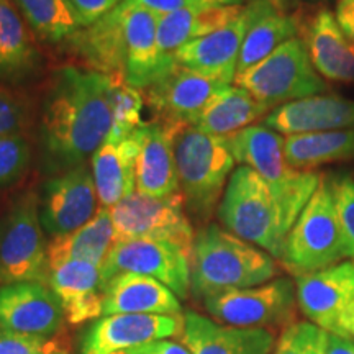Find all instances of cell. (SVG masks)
<instances>
[{
	"instance_id": "277c9868",
	"label": "cell",
	"mask_w": 354,
	"mask_h": 354,
	"mask_svg": "<svg viewBox=\"0 0 354 354\" xmlns=\"http://www.w3.org/2000/svg\"><path fill=\"white\" fill-rule=\"evenodd\" d=\"M174 158L185 210L201 223L209 221L236 165L227 138L185 125L176 135Z\"/></svg>"
},
{
	"instance_id": "9c48e42d",
	"label": "cell",
	"mask_w": 354,
	"mask_h": 354,
	"mask_svg": "<svg viewBox=\"0 0 354 354\" xmlns=\"http://www.w3.org/2000/svg\"><path fill=\"white\" fill-rule=\"evenodd\" d=\"M117 241L165 240L184 248L192 254L194 233L185 202L180 192L166 197H151L133 192L110 209Z\"/></svg>"
},
{
	"instance_id": "cb8c5ba5",
	"label": "cell",
	"mask_w": 354,
	"mask_h": 354,
	"mask_svg": "<svg viewBox=\"0 0 354 354\" xmlns=\"http://www.w3.org/2000/svg\"><path fill=\"white\" fill-rule=\"evenodd\" d=\"M104 315L154 313L183 315L179 297L156 279L122 272L104 282Z\"/></svg>"
},
{
	"instance_id": "f35d334b",
	"label": "cell",
	"mask_w": 354,
	"mask_h": 354,
	"mask_svg": "<svg viewBox=\"0 0 354 354\" xmlns=\"http://www.w3.org/2000/svg\"><path fill=\"white\" fill-rule=\"evenodd\" d=\"M56 349H59L56 342L46 336L0 330V354H51Z\"/></svg>"
},
{
	"instance_id": "7c38bea8",
	"label": "cell",
	"mask_w": 354,
	"mask_h": 354,
	"mask_svg": "<svg viewBox=\"0 0 354 354\" xmlns=\"http://www.w3.org/2000/svg\"><path fill=\"white\" fill-rule=\"evenodd\" d=\"M190 259L189 251L171 241L149 238L117 241L102 266V277L105 282L122 272L141 274L156 279L184 300L190 294Z\"/></svg>"
},
{
	"instance_id": "b9f144b4",
	"label": "cell",
	"mask_w": 354,
	"mask_h": 354,
	"mask_svg": "<svg viewBox=\"0 0 354 354\" xmlns=\"http://www.w3.org/2000/svg\"><path fill=\"white\" fill-rule=\"evenodd\" d=\"M130 354H192L184 343L172 342V339H158V342L146 343L143 346L133 348Z\"/></svg>"
},
{
	"instance_id": "d590c367",
	"label": "cell",
	"mask_w": 354,
	"mask_h": 354,
	"mask_svg": "<svg viewBox=\"0 0 354 354\" xmlns=\"http://www.w3.org/2000/svg\"><path fill=\"white\" fill-rule=\"evenodd\" d=\"M32 161V146L25 135L0 136V189L12 187L25 172Z\"/></svg>"
},
{
	"instance_id": "bcb514c9",
	"label": "cell",
	"mask_w": 354,
	"mask_h": 354,
	"mask_svg": "<svg viewBox=\"0 0 354 354\" xmlns=\"http://www.w3.org/2000/svg\"><path fill=\"white\" fill-rule=\"evenodd\" d=\"M269 2L274 3L279 10L287 12V13H289V10H292V8L299 6V0H269Z\"/></svg>"
},
{
	"instance_id": "52a82bcc",
	"label": "cell",
	"mask_w": 354,
	"mask_h": 354,
	"mask_svg": "<svg viewBox=\"0 0 354 354\" xmlns=\"http://www.w3.org/2000/svg\"><path fill=\"white\" fill-rule=\"evenodd\" d=\"M233 82L272 110L289 102L322 95L328 88L302 38L281 44L261 63L238 73Z\"/></svg>"
},
{
	"instance_id": "8fae6325",
	"label": "cell",
	"mask_w": 354,
	"mask_h": 354,
	"mask_svg": "<svg viewBox=\"0 0 354 354\" xmlns=\"http://www.w3.org/2000/svg\"><path fill=\"white\" fill-rule=\"evenodd\" d=\"M209 315L238 328L290 325L297 307V290L290 279L279 277L261 286L230 290L202 300Z\"/></svg>"
},
{
	"instance_id": "1f68e13d",
	"label": "cell",
	"mask_w": 354,
	"mask_h": 354,
	"mask_svg": "<svg viewBox=\"0 0 354 354\" xmlns=\"http://www.w3.org/2000/svg\"><path fill=\"white\" fill-rule=\"evenodd\" d=\"M284 153L287 162L297 171L354 159V128L286 136Z\"/></svg>"
},
{
	"instance_id": "ee69618b",
	"label": "cell",
	"mask_w": 354,
	"mask_h": 354,
	"mask_svg": "<svg viewBox=\"0 0 354 354\" xmlns=\"http://www.w3.org/2000/svg\"><path fill=\"white\" fill-rule=\"evenodd\" d=\"M326 354H354V339H346L339 338V336L328 335Z\"/></svg>"
},
{
	"instance_id": "d6a6232c",
	"label": "cell",
	"mask_w": 354,
	"mask_h": 354,
	"mask_svg": "<svg viewBox=\"0 0 354 354\" xmlns=\"http://www.w3.org/2000/svg\"><path fill=\"white\" fill-rule=\"evenodd\" d=\"M33 37L41 43L63 44L84 28L71 0H12Z\"/></svg>"
},
{
	"instance_id": "f6af8a7d",
	"label": "cell",
	"mask_w": 354,
	"mask_h": 354,
	"mask_svg": "<svg viewBox=\"0 0 354 354\" xmlns=\"http://www.w3.org/2000/svg\"><path fill=\"white\" fill-rule=\"evenodd\" d=\"M201 2L221 7H243L246 2H250V0H201Z\"/></svg>"
},
{
	"instance_id": "83f0119b",
	"label": "cell",
	"mask_w": 354,
	"mask_h": 354,
	"mask_svg": "<svg viewBox=\"0 0 354 354\" xmlns=\"http://www.w3.org/2000/svg\"><path fill=\"white\" fill-rule=\"evenodd\" d=\"M246 6L251 12V20L241 44L236 74L261 63L281 44L297 38L300 30L294 15L279 10L269 0H250Z\"/></svg>"
},
{
	"instance_id": "d6986e66",
	"label": "cell",
	"mask_w": 354,
	"mask_h": 354,
	"mask_svg": "<svg viewBox=\"0 0 354 354\" xmlns=\"http://www.w3.org/2000/svg\"><path fill=\"white\" fill-rule=\"evenodd\" d=\"M82 68L105 74L125 76L127 71V37L125 7L120 2L94 24L84 26L63 44Z\"/></svg>"
},
{
	"instance_id": "5bb4252c",
	"label": "cell",
	"mask_w": 354,
	"mask_h": 354,
	"mask_svg": "<svg viewBox=\"0 0 354 354\" xmlns=\"http://www.w3.org/2000/svg\"><path fill=\"white\" fill-rule=\"evenodd\" d=\"M232 84L174 66L169 73L146 87L145 100L156 120L192 127L216 95Z\"/></svg>"
},
{
	"instance_id": "7bdbcfd3",
	"label": "cell",
	"mask_w": 354,
	"mask_h": 354,
	"mask_svg": "<svg viewBox=\"0 0 354 354\" xmlns=\"http://www.w3.org/2000/svg\"><path fill=\"white\" fill-rule=\"evenodd\" d=\"M335 19L351 46L354 48V0H339Z\"/></svg>"
},
{
	"instance_id": "7402d4cb",
	"label": "cell",
	"mask_w": 354,
	"mask_h": 354,
	"mask_svg": "<svg viewBox=\"0 0 354 354\" xmlns=\"http://www.w3.org/2000/svg\"><path fill=\"white\" fill-rule=\"evenodd\" d=\"M183 343L192 354H271L276 338L271 330L238 328L187 310Z\"/></svg>"
},
{
	"instance_id": "ab89813d",
	"label": "cell",
	"mask_w": 354,
	"mask_h": 354,
	"mask_svg": "<svg viewBox=\"0 0 354 354\" xmlns=\"http://www.w3.org/2000/svg\"><path fill=\"white\" fill-rule=\"evenodd\" d=\"M120 2L122 0H71L73 7L76 8L79 19H81L82 26L94 24Z\"/></svg>"
},
{
	"instance_id": "9a60e30c",
	"label": "cell",
	"mask_w": 354,
	"mask_h": 354,
	"mask_svg": "<svg viewBox=\"0 0 354 354\" xmlns=\"http://www.w3.org/2000/svg\"><path fill=\"white\" fill-rule=\"evenodd\" d=\"M184 315L117 313L92 322L81 339V354L130 351L158 339L183 336Z\"/></svg>"
},
{
	"instance_id": "7a4b0ae2",
	"label": "cell",
	"mask_w": 354,
	"mask_h": 354,
	"mask_svg": "<svg viewBox=\"0 0 354 354\" xmlns=\"http://www.w3.org/2000/svg\"><path fill=\"white\" fill-rule=\"evenodd\" d=\"M276 259L227 228L209 223L196 233L190 259V292L205 300L230 290L248 289L272 281Z\"/></svg>"
},
{
	"instance_id": "ba28073f",
	"label": "cell",
	"mask_w": 354,
	"mask_h": 354,
	"mask_svg": "<svg viewBox=\"0 0 354 354\" xmlns=\"http://www.w3.org/2000/svg\"><path fill=\"white\" fill-rule=\"evenodd\" d=\"M48 243L39 220L38 194L26 190L0 218V282L46 284Z\"/></svg>"
},
{
	"instance_id": "8d00e7d4",
	"label": "cell",
	"mask_w": 354,
	"mask_h": 354,
	"mask_svg": "<svg viewBox=\"0 0 354 354\" xmlns=\"http://www.w3.org/2000/svg\"><path fill=\"white\" fill-rule=\"evenodd\" d=\"M33 123L32 102L24 92L0 86V136L25 135Z\"/></svg>"
},
{
	"instance_id": "8992f818",
	"label": "cell",
	"mask_w": 354,
	"mask_h": 354,
	"mask_svg": "<svg viewBox=\"0 0 354 354\" xmlns=\"http://www.w3.org/2000/svg\"><path fill=\"white\" fill-rule=\"evenodd\" d=\"M348 258L330 180L322 179L286 240L282 263L299 274L315 272Z\"/></svg>"
},
{
	"instance_id": "74e56055",
	"label": "cell",
	"mask_w": 354,
	"mask_h": 354,
	"mask_svg": "<svg viewBox=\"0 0 354 354\" xmlns=\"http://www.w3.org/2000/svg\"><path fill=\"white\" fill-rule=\"evenodd\" d=\"M336 212L342 223L348 258L354 259V176L342 174L328 177Z\"/></svg>"
},
{
	"instance_id": "7dc6e473",
	"label": "cell",
	"mask_w": 354,
	"mask_h": 354,
	"mask_svg": "<svg viewBox=\"0 0 354 354\" xmlns=\"http://www.w3.org/2000/svg\"><path fill=\"white\" fill-rule=\"evenodd\" d=\"M51 354H69L68 351H63V349H56L55 353H51Z\"/></svg>"
},
{
	"instance_id": "c3c4849f",
	"label": "cell",
	"mask_w": 354,
	"mask_h": 354,
	"mask_svg": "<svg viewBox=\"0 0 354 354\" xmlns=\"http://www.w3.org/2000/svg\"><path fill=\"white\" fill-rule=\"evenodd\" d=\"M113 354H130L128 351H118V353H113Z\"/></svg>"
},
{
	"instance_id": "e0dca14e",
	"label": "cell",
	"mask_w": 354,
	"mask_h": 354,
	"mask_svg": "<svg viewBox=\"0 0 354 354\" xmlns=\"http://www.w3.org/2000/svg\"><path fill=\"white\" fill-rule=\"evenodd\" d=\"M185 125L154 120L146 122L133 135L138 140L135 183L136 192L151 197H166L180 192L176 171L174 140Z\"/></svg>"
},
{
	"instance_id": "ffe728a7",
	"label": "cell",
	"mask_w": 354,
	"mask_h": 354,
	"mask_svg": "<svg viewBox=\"0 0 354 354\" xmlns=\"http://www.w3.org/2000/svg\"><path fill=\"white\" fill-rule=\"evenodd\" d=\"M125 7L128 84L145 91L174 68L172 56H165L158 46V19L154 13L122 0Z\"/></svg>"
},
{
	"instance_id": "e575fe53",
	"label": "cell",
	"mask_w": 354,
	"mask_h": 354,
	"mask_svg": "<svg viewBox=\"0 0 354 354\" xmlns=\"http://www.w3.org/2000/svg\"><path fill=\"white\" fill-rule=\"evenodd\" d=\"M328 333L312 322H292L279 336L274 354H326Z\"/></svg>"
},
{
	"instance_id": "2e32d148",
	"label": "cell",
	"mask_w": 354,
	"mask_h": 354,
	"mask_svg": "<svg viewBox=\"0 0 354 354\" xmlns=\"http://www.w3.org/2000/svg\"><path fill=\"white\" fill-rule=\"evenodd\" d=\"M64 320L61 302L43 282H13L0 287V330L51 338L59 333Z\"/></svg>"
},
{
	"instance_id": "d4e9b609",
	"label": "cell",
	"mask_w": 354,
	"mask_h": 354,
	"mask_svg": "<svg viewBox=\"0 0 354 354\" xmlns=\"http://www.w3.org/2000/svg\"><path fill=\"white\" fill-rule=\"evenodd\" d=\"M37 38L12 0H0V81L20 86L41 71Z\"/></svg>"
},
{
	"instance_id": "6da1fadb",
	"label": "cell",
	"mask_w": 354,
	"mask_h": 354,
	"mask_svg": "<svg viewBox=\"0 0 354 354\" xmlns=\"http://www.w3.org/2000/svg\"><path fill=\"white\" fill-rule=\"evenodd\" d=\"M110 130V77L79 66L53 71L38 120L43 169L55 176L87 165Z\"/></svg>"
},
{
	"instance_id": "5b68a950",
	"label": "cell",
	"mask_w": 354,
	"mask_h": 354,
	"mask_svg": "<svg viewBox=\"0 0 354 354\" xmlns=\"http://www.w3.org/2000/svg\"><path fill=\"white\" fill-rule=\"evenodd\" d=\"M284 138L261 123L227 136V141L234 161L258 172L279 201L300 216L315 194L322 176L313 171L294 169L286 159Z\"/></svg>"
},
{
	"instance_id": "f1b7e54d",
	"label": "cell",
	"mask_w": 354,
	"mask_h": 354,
	"mask_svg": "<svg viewBox=\"0 0 354 354\" xmlns=\"http://www.w3.org/2000/svg\"><path fill=\"white\" fill-rule=\"evenodd\" d=\"M245 7V6H243ZM243 7H221L210 3L185 7L158 19V46L165 56L194 39L216 32L240 15Z\"/></svg>"
},
{
	"instance_id": "f546056e",
	"label": "cell",
	"mask_w": 354,
	"mask_h": 354,
	"mask_svg": "<svg viewBox=\"0 0 354 354\" xmlns=\"http://www.w3.org/2000/svg\"><path fill=\"white\" fill-rule=\"evenodd\" d=\"M115 243L117 238L110 210L100 207L84 227L48 241V264L51 268L64 261H86L102 269Z\"/></svg>"
},
{
	"instance_id": "836d02e7",
	"label": "cell",
	"mask_w": 354,
	"mask_h": 354,
	"mask_svg": "<svg viewBox=\"0 0 354 354\" xmlns=\"http://www.w3.org/2000/svg\"><path fill=\"white\" fill-rule=\"evenodd\" d=\"M145 94L138 87L128 84L125 76L110 77V107H112V130L109 141H122L145 125Z\"/></svg>"
},
{
	"instance_id": "60d3db41",
	"label": "cell",
	"mask_w": 354,
	"mask_h": 354,
	"mask_svg": "<svg viewBox=\"0 0 354 354\" xmlns=\"http://www.w3.org/2000/svg\"><path fill=\"white\" fill-rule=\"evenodd\" d=\"M130 2L146 8V10L154 13L156 17L167 15V13L180 10V8H185V7L205 3V2H201V0H130Z\"/></svg>"
},
{
	"instance_id": "4fadbf2b",
	"label": "cell",
	"mask_w": 354,
	"mask_h": 354,
	"mask_svg": "<svg viewBox=\"0 0 354 354\" xmlns=\"http://www.w3.org/2000/svg\"><path fill=\"white\" fill-rule=\"evenodd\" d=\"M38 201L41 227L50 238L84 227L100 209L91 166L51 176L43 184Z\"/></svg>"
},
{
	"instance_id": "4316f807",
	"label": "cell",
	"mask_w": 354,
	"mask_h": 354,
	"mask_svg": "<svg viewBox=\"0 0 354 354\" xmlns=\"http://www.w3.org/2000/svg\"><path fill=\"white\" fill-rule=\"evenodd\" d=\"M138 140L135 135L122 141H105L91 158L97 197L102 209H112L136 190L135 167Z\"/></svg>"
},
{
	"instance_id": "603a6c76",
	"label": "cell",
	"mask_w": 354,
	"mask_h": 354,
	"mask_svg": "<svg viewBox=\"0 0 354 354\" xmlns=\"http://www.w3.org/2000/svg\"><path fill=\"white\" fill-rule=\"evenodd\" d=\"M279 135H305L354 128V102L333 95H313L279 105L263 120Z\"/></svg>"
},
{
	"instance_id": "4dcf8cb0",
	"label": "cell",
	"mask_w": 354,
	"mask_h": 354,
	"mask_svg": "<svg viewBox=\"0 0 354 354\" xmlns=\"http://www.w3.org/2000/svg\"><path fill=\"white\" fill-rule=\"evenodd\" d=\"M271 110L245 88L230 86L227 91L215 97L192 127L207 135L227 138L251 127L261 118L264 120Z\"/></svg>"
},
{
	"instance_id": "30bf717a",
	"label": "cell",
	"mask_w": 354,
	"mask_h": 354,
	"mask_svg": "<svg viewBox=\"0 0 354 354\" xmlns=\"http://www.w3.org/2000/svg\"><path fill=\"white\" fill-rule=\"evenodd\" d=\"M297 305L328 335L354 339V261L295 276Z\"/></svg>"
},
{
	"instance_id": "484cf974",
	"label": "cell",
	"mask_w": 354,
	"mask_h": 354,
	"mask_svg": "<svg viewBox=\"0 0 354 354\" xmlns=\"http://www.w3.org/2000/svg\"><path fill=\"white\" fill-rule=\"evenodd\" d=\"M302 39L322 77L333 82H354V48L343 35L333 12H317L305 26Z\"/></svg>"
},
{
	"instance_id": "3957f363",
	"label": "cell",
	"mask_w": 354,
	"mask_h": 354,
	"mask_svg": "<svg viewBox=\"0 0 354 354\" xmlns=\"http://www.w3.org/2000/svg\"><path fill=\"white\" fill-rule=\"evenodd\" d=\"M218 218L228 232L281 261L299 216L279 201L258 172L238 166L221 197Z\"/></svg>"
},
{
	"instance_id": "ac0fdd59",
	"label": "cell",
	"mask_w": 354,
	"mask_h": 354,
	"mask_svg": "<svg viewBox=\"0 0 354 354\" xmlns=\"http://www.w3.org/2000/svg\"><path fill=\"white\" fill-rule=\"evenodd\" d=\"M250 20L251 12L245 6L240 15L228 25L172 53V61L180 68L232 84L236 76L238 57Z\"/></svg>"
},
{
	"instance_id": "44dd1931",
	"label": "cell",
	"mask_w": 354,
	"mask_h": 354,
	"mask_svg": "<svg viewBox=\"0 0 354 354\" xmlns=\"http://www.w3.org/2000/svg\"><path fill=\"white\" fill-rule=\"evenodd\" d=\"M46 286L55 292L71 325L104 315V277L99 266L86 261H64L51 266Z\"/></svg>"
}]
</instances>
